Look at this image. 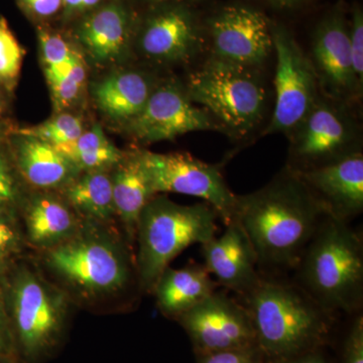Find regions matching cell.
I'll use <instances>...</instances> for the list:
<instances>
[{"label": "cell", "mask_w": 363, "mask_h": 363, "mask_svg": "<svg viewBox=\"0 0 363 363\" xmlns=\"http://www.w3.org/2000/svg\"><path fill=\"white\" fill-rule=\"evenodd\" d=\"M52 99L59 109L67 108L77 100L86 81V69L81 55L67 65L45 68Z\"/></svg>", "instance_id": "26"}, {"label": "cell", "mask_w": 363, "mask_h": 363, "mask_svg": "<svg viewBox=\"0 0 363 363\" xmlns=\"http://www.w3.org/2000/svg\"><path fill=\"white\" fill-rule=\"evenodd\" d=\"M111 174L117 220L126 242L135 250L136 229L143 208L155 197L140 152L124 157Z\"/></svg>", "instance_id": "22"}, {"label": "cell", "mask_w": 363, "mask_h": 363, "mask_svg": "<svg viewBox=\"0 0 363 363\" xmlns=\"http://www.w3.org/2000/svg\"><path fill=\"white\" fill-rule=\"evenodd\" d=\"M211 57L218 61L257 69L274 50L272 25L252 7L230 4L208 21Z\"/></svg>", "instance_id": "12"}, {"label": "cell", "mask_w": 363, "mask_h": 363, "mask_svg": "<svg viewBox=\"0 0 363 363\" xmlns=\"http://www.w3.org/2000/svg\"><path fill=\"white\" fill-rule=\"evenodd\" d=\"M7 319L23 363H44L65 340L71 298L37 264L21 262L4 279Z\"/></svg>", "instance_id": "5"}, {"label": "cell", "mask_w": 363, "mask_h": 363, "mask_svg": "<svg viewBox=\"0 0 363 363\" xmlns=\"http://www.w3.org/2000/svg\"><path fill=\"white\" fill-rule=\"evenodd\" d=\"M147 1L155 4H169V2L179 1V0H147Z\"/></svg>", "instance_id": "42"}, {"label": "cell", "mask_w": 363, "mask_h": 363, "mask_svg": "<svg viewBox=\"0 0 363 363\" xmlns=\"http://www.w3.org/2000/svg\"><path fill=\"white\" fill-rule=\"evenodd\" d=\"M201 44L197 16L181 4L159 7L145 18L138 33V50L145 58L157 63L190 61Z\"/></svg>", "instance_id": "14"}, {"label": "cell", "mask_w": 363, "mask_h": 363, "mask_svg": "<svg viewBox=\"0 0 363 363\" xmlns=\"http://www.w3.org/2000/svg\"><path fill=\"white\" fill-rule=\"evenodd\" d=\"M2 111V102L1 100H0V113H1Z\"/></svg>", "instance_id": "43"}, {"label": "cell", "mask_w": 363, "mask_h": 363, "mask_svg": "<svg viewBox=\"0 0 363 363\" xmlns=\"http://www.w3.org/2000/svg\"><path fill=\"white\" fill-rule=\"evenodd\" d=\"M342 363H363V316L355 314L344 341Z\"/></svg>", "instance_id": "34"}, {"label": "cell", "mask_w": 363, "mask_h": 363, "mask_svg": "<svg viewBox=\"0 0 363 363\" xmlns=\"http://www.w3.org/2000/svg\"><path fill=\"white\" fill-rule=\"evenodd\" d=\"M255 72L209 58L191 74L186 92L231 135L245 136L259 125L267 107L266 88Z\"/></svg>", "instance_id": "7"}, {"label": "cell", "mask_w": 363, "mask_h": 363, "mask_svg": "<svg viewBox=\"0 0 363 363\" xmlns=\"http://www.w3.org/2000/svg\"><path fill=\"white\" fill-rule=\"evenodd\" d=\"M55 147L68 157L80 173L109 171L125 157L107 138L99 124L83 131L75 142Z\"/></svg>", "instance_id": "25"}, {"label": "cell", "mask_w": 363, "mask_h": 363, "mask_svg": "<svg viewBox=\"0 0 363 363\" xmlns=\"http://www.w3.org/2000/svg\"><path fill=\"white\" fill-rule=\"evenodd\" d=\"M4 279H6V269L0 267V295H1L2 291H4Z\"/></svg>", "instance_id": "41"}, {"label": "cell", "mask_w": 363, "mask_h": 363, "mask_svg": "<svg viewBox=\"0 0 363 363\" xmlns=\"http://www.w3.org/2000/svg\"><path fill=\"white\" fill-rule=\"evenodd\" d=\"M62 192L83 220L114 226V219L117 218L108 171L81 173Z\"/></svg>", "instance_id": "24"}, {"label": "cell", "mask_w": 363, "mask_h": 363, "mask_svg": "<svg viewBox=\"0 0 363 363\" xmlns=\"http://www.w3.org/2000/svg\"><path fill=\"white\" fill-rule=\"evenodd\" d=\"M0 363H23L20 358L16 357H0Z\"/></svg>", "instance_id": "40"}, {"label": "cell", "mask_w": 363, "mask_h": 363, "mask_svg": "<svg viewBox=\"0 0 363 363\" xmlns=\"http://www.w3.org/2000/svg\"><path fill=\"white\" fill-rule=\"evenodd\" d=\"M176 321L188 334L196 355L257 346L247 308L225 292L215 291Z\"/></svg>", "instance_id": "11"}, {"label": "cell", "mask_w": 363, "mask_h": 363, "mask_svg": "<svg viewBox=\"0 0 363 363\" xmlns=\"http://www.w3.org/2000/svg\"><path fill=\"white\" fill-rule=\"evenodd\" d=\"M277 66L274 106L264 135L290 136L311 111L318 97V79L311 60L283 26H272Z\"/></svg>", "instance_id": "9"}, {"label": "cell", "mask_w": 363, "mask_h": 363, "mask_svg": "<svg viewBox=\"0 0 363 363\" xmlns=\"http://www.w3.org/2000/svg\"><path fill=\"white\" fill-rule=\"evenodd\" d=\"M101 0H63V11L66 16L89 13L96 9Z\"/></svg>", "instance_id": "37"}, {"label": "cell", "mask_w": 363, "mask_h": 363, "mask_svg": "<svg viewBox=\"0 0 363 363\" xmlns=\"http://www.w3.org/2000/svg\"><path fill=\"white\" fill-rule=\"evenodd\" d=\"M26 11L40 18H52L63 9V0H18Z\"/></svg>", "instance_id": "35"}, {"label": "cell", "mask_w": 363, "mask_h": 363, "mask_svg": "<svg viewBox=\"0 0 363 363\" xmlns=\"http://www.w3.org/2000/svg\"><path fill=\"white\" fill-rule=\"evenodd\" d=\"M25 245L23 231L14 221V215L0 213V267L6 269L7 264L20 255Z\"/></svg>", "instance_id": "30"}, {"label": "cell", "mask_w": 363, "mask_h": 363, "mask_svg": "<svg viewBox=\"0 0 363 363\" xmlns=\"http://www.w3.org/2000/svg\"><path fill=\"white\" fill-rule=\"evenodd\" d=\"M0 133H1V125H0Z\"/></svg>", "instance_id": "44"}, {"label": "cell", "mask_w": 363, "mask_h": 363, "mask_svg": "<svg viewBox=\"0 0 363 363\" xmlns=\"http://www.w3.org/2000/svg\"><path fill=\"white\" fill-rule=\"evenodd\" d=\"M218 214L207 203L181 205L155 196L143 208L136 229V272L143 292L152 293L169 264L191 245L216 236Z\"/></svg>", "instance_id": "6"}, {"label": "cell", "mask_w": 363, "mask_h": 363, "mask_svg": "<svg viewBox=\"0 0 363 363\" xmlns=\"http://www.w3.org/2000/svg\"><path fill=\"white\" fill-rule=\"evenodd\" d=\"M23 52L6 21L0 20V83L13 87L20 74Z\"/></svg>", "instance_id": "28"}, {"label": "cell", "mask_w": 363, "mask_h": 363, "mask_svg": "<svg viewBox=\"0 0 363 363\" xmlns=\"http://www.w3.org/2000/svg\"><path fill=\"white\" fill-rule=\"evenodd\" d=\"M354 125L343 104L318 97L311 111L291 135L292 171L316 168L357 152Z\"/></svg>", "instance_id": "10"}, {"label": "cell", "mask_w": 363, "mask_h": 363, "mask_svg": "<svg viewBox=\"0 0 363 363\" xmlns=\"http://www.w3.org/2000/svg\"><path fill=\"white\" fill-rule=\"evenodd\" d=\"M133 33V18L123 2L96 7L76 30L79 43L100 65L119 61L128 54Z\"/></svg>", "instance_id": "18"}, {"label": "cell", "mask_w": 363, "mask_h": 363, "mask_svg": "<svg viewBox=\"0 0 363 363\" xmlns=\"http://www.w3.org/2000/svg\"><path fill=\"white\" fill-rule=\"evenodd\" d=\"M83 131L84 126L79 117L62 113L39 125L21 128L16 130V135L39 138L54 147H60L75 142Z\"/></svg>", "instance_id": "27"}, {"label": "cell", "mask_w": 363, "mask_h": 363, "mask_svg": "<svg viewBox=\"0 0 363 363\" xmlns=\"http://www.w3.org/2000/svg\"><path fill=\"white\" fill-rule=\"evenodd\" d=\"M312 55L318 85L326 98L343 104L362 90L353 72L348 25L342 14L335 11L319 23Z\"/></svg>", "instance_id": "15"}, {"label": "cell", "mask_w": 363, "mask_h": 363, "mask_svg": "<svg viewBox=\"0 0 363 363\" xmlns=\"http://www.w3.org/2000/svg\"><path fill=\"white\" fill-rule=\"evenodd\" d=\"M21 201V188L13 164L0 150V213L14 215Z\"/></svg>", "instance_id": "31"}, {"label": "cell", "mask_w": 363, "mask_h": 363, "mask_svg": "<svg viewBox=\"0 0 363 363\" xmlns=\"http://www.w3.org/2000/svg\"><path fill=\"white\" fill-rule=\"evenodd\" d=\"M297 283L326 311L355 315L363 303L362 235L348 222L324 217L296 267Z\"/></svg>", "instance_id": "4"}, {"label": "cell", "mask_w": 363, "mask_h": 363, "mask_svg": "<svg viewBox=\"0 0 363 363\" xmlns=\"http://www.w3.org/2000/svg\"><path fill=\"white\" fill-rule=\"evenodd\" d=\"M38 38L45 68H58L67 65L79 56V52L58 33L40 28Z\"/></svg>", "instance_id": "29"}, {"label": "cell", "mask_w": 363, "mask_h": 363, "mask_svg": "<svg viewBox=\"0 0 363 363\" xmlns=\"http://www.w3.org/2000/svg\"><path fill=\"white\" fill-rule=\"evenodd\" d=\"M155 88L152 79L143 72H117L94 86L93 96L107 116L130 123L143 111Z\"/></svg>", "instance_id": "23"}, {"label": "cell", "mask_w": 363, "mask_h": 363, "mask_svg": "<svg viewBox=\"0 0 363 363\" xmlns=\"http://www.w3.org/2000/svg\"><path fill=\"white\" fill-rule=\"evenodd\" d=\"M198 363H264V355L257 346L216 351L196 355Z\"/></svg>", "instance_id": "32"}, {"label": "cell", "mask_w": 363, "mask_h": 363, "mask_svg": "<svg viewBox=\"0 0 363 363\" xmlns=\"http://www.w3.org/2000/svg\"><path fill=\"white\" fill-rule=\"evenodd\" d=\"M40 262L71 301L96 304L140 289L133 250L116 226L84 220L75 235L40 252Z\"/></svg>", "instance_id": "2"}, {"label": "cell", "mask_w": 363, "mask_h": 363, "mask_svg": "<svg viewBox=\"0 0 363 363\" xmlns=\"http://www.w3.org/2000/svg\"><path fill=\"white\" fill-rule=\"evenodd\" d=\"M23 207V238L33 250L44 252L78 233L83 219L65 198L40 191Z\"/></svg>", "instance_id": "19"}, {"label": "cell", "mask_w": 363, "mask_h": 363, "mask_svg": "<svg viewBox=\"0 0 363 363\" xmlns=\"http://www.w3.org/2000/svg\"><path fill=\"white\" fill-rule=\"evenodd\" d=\"M218 128L206 111L191 101L185 88L173 81L156 86L140 113L128 123L133 135L143 143Z\"/></svg>", "instance_id": "13"}, {"label": "cell", "mask_w": 363, "mask_h": 363, "mask_svg": "<svg viewBox=\"0 0 363 363\" xmlns=\"http://www.w3.org/2000/svg\"><path fill=\"white\" fill-rule=\"evenodd\" d=\"M240 298L266 362L321 350L328 342L333 314L296 284L262 276L259 283Z\"/></svg>", "instance_id": "3"}, {"label": "cell", "mask_w": 363, "mask_h": 363, "mask_svg": "<svg viewBox=\"0 0 363 363\" xmlns=\"http://www.w3.org/2000/svg\"><path fill=\"white\" fill-rule=\"evenodd\" d=\"M138 152L155 195L176 193L200 198L213 208L224 225L233 221L238 195L227 186L220 166L183 152Z\"/></svg>", "instance_id": "8"}, {"label": "cell", "mask_w": 363, "mask_h": 363, "mask_svg": "<svg viewBox=\"0 0 363 363\" xmlns=\"http://www.w3.org/2000/svg\"><path fill=\"white\" fill-rule=\"evenodd\" d=\"M264 363H327V362L321 350H317L303 353V354L297 355V357L272 360V362Z\"/></svg>", "instance_id": "38"}, {"label": "cell", "mask_w": 363, "mask_h": 363, "mask_svg": "<svg viewBox=\"0 0 363 363\" xmlns=\"http://www.w3.org/2000/svg\"><path fill=\"white\" fill-rule=\"evenodd\" d=\"M296 173L311 191L328 216L350 223L351 219L362 213V152H352L316 168Z\"/></svg>", "instance_id": "16"}, {"label": "cell", "mask_w": 363, "mask_h": 363, "mask_svg": "<svg viewBox=\"0 0 363 363\" xmlns=\"http://www.w3.org/2000/svg\"><path fill=\"white\" fill-rule=\"evenodd\" d=\"M218 286L204 264L192 262L178 269L167 267L152 293L162 314L177 320L212 295Z\"/></svg>", "instance_id": "21"}, {"label": "cell", "mask_w": 363, "mask_h": 363, "mask_svg": "<svg viewBox=\"0 0 363 363\" xmlns=\"http://www.w3.org/2000/svg\"><path fill=\"white\" fill-rule=\"evenodd\" d=\"M201 252L204 267L218 286L240 297L252 291L262 279L255 250L236 221L225 225L219 238L214 236L203 243Z\"/></svg>", "instance_id": "17"}, {"label": "cell", "mask_w": 363, "mask_h": 363, "mask_svg": "<svg viewBox=\"0 0 363 363\" xmlns=\"http://www.w3.org/2000/svg\"><path fill=\"white\" fill-rule=\"evenodd\" d=\"M262 1L267 2V4H271L277 9H288L304 6L311 0H262Z\"/></svg>", "instance_id": "39"}, {"label": "cell", "mask_w": 363, "mask_h": 363, "mask_svg": "<svg viewBox=\"0 0 363 363\" xmlns=\"http://www.w3.org/2000/svg\"><path fill=\"white\" fill-rule=\"evenodd\" d=\"M326 215L304 182L288 169L264 188L236 196L233 221L247 234L266 277L298 267Z\"/></svg>", "instance_id": "1"}, {"label": "cell", "mask_w": 363, "mask_h": 363, "mask_svg": "<svg viewBox=\"0 0 363 363\" xmlns=\"http://www.w3.org/2000/svg\"><path fill=\"white\" fill-rule=\"evenodd\" d=\"M14 161L21 178L38 191L63 190L80 171L54 145L30 136L16 135Z\"/></svg>", "instance_id": "20"}, {"label": "cell", "mask_w": 363, "mask_h": 363, "mask_svg": "<svg viewBox=\"0 0 363 363\" xmlns=\"http://www.w3.org/2000/svg\"><path fill=\"white\" fill-rule=\"evenodd\" d=\"M350 33V48L353 72L358 83L363 82V14L362 9H355L352 21L348 26Z\"/></svg>", "instance_id": "33"}, {"label": "cell", "mask_w": 363, "mask_h": 363, "mask_svg": "<svg viewBox=\"0 0 363 363\" xmlns=\"http://www.w3.org/2000/svg\"><path fill=\"white\" fill-rule=\"evenodd\" d=\"M0 357H18L6 310L0 302Z\"/></svg>", "instance_id": "36"}]
</instances>
